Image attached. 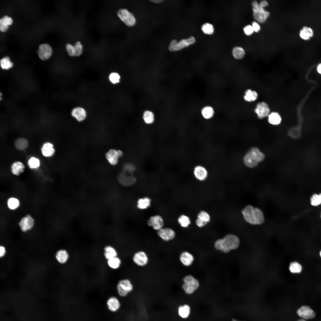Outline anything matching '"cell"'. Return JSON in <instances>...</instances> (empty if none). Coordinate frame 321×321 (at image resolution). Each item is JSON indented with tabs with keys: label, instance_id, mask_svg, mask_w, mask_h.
<instances>
[{
	"label": "cell",
	"instance_id": "6da1fadb",
	"mask_svg": "<svg viewBox=\"0 0 321 321\" xmlns=\"http://www.w3.org/2000/svg\"><path fill=\"white\" fill-rule=\"evenodd\" d=\"M245 221L252 225H259L264 223L265 217L262 210L251 205H246L241 211Z\"/></svg>",
	"mask_w": 321,
	"mask_h": 321
},
{
	"label": "cell",
	"instance_id": "7a4b0ae2",
	"mask_svg": "<svg viewBox=\"0 0 321 321\" xmlns=\"http://www.w3.org/2000/svg\"><path fill=\"white\" fill-rule=\"evenodd\" d=\"M265 155L258 148L253 147L249 150L243 158L245 164L247 167L252 168L257 166L259 163L264 159Z\"/></svg>",
	"mask_w": 321,
	"mask_h": 321
},
{
	"label": "cell",
	"instance_id": "3957f363",
	"mask_svg": "<svg viewBox=\"0 0 321 321\" xmlns=\"http://www.w3.org/2000/svg\"><path fill=\"white\" fill-rule=\"evenodd\" d=\"M182 287L185 293L190 295L194 293L199 288V283L198 280L191 275L185 276L183 279Z\"/></svg>",
	"mask_w": 321,
	"mask_h": 321
},
{
	"label": "cell",
	"instance_id": "277c9868",
	"mask_svg": "<svg viewBox=\"0 0 321 321\" xmlns=\"http://www.w3.org/2000/svg\"><path fill=\"white\" fill-rule=\"evenodd\" d=\"M133 286L131 281L128 279L120 280L117 287L119 295L121 297H125L133 289Z\"/></svg>",
	"mask_w": 321,
	"mask_h": 321
},
{
	"label": "cell",
	"instance_id": "5b68a950",
	"mask_svg": "<svg viewBox=\"0 0 321 321\" xmlns=\"http://www.w3.org/2000/svg\"><path fill=\"white\" fill-rule=\"evenodd\" d=\"M195 42V40L193 36L187 39L181 40L178 42L176 40H174L171 42L169 49L171 51L180 50L193 44Z\"/></svg>",
	"mask_w": 321,
	"mask_h": 321
},
{
	"label": "cell",
	"instance_id": "8992f818",
	"mask_svg": "<svg viewBox=\"0 0 321 321\" xmlns=\"http://www.w3.org/2000/svg\"><path fill=\"white\" fill-rule=\"evenodd\" d=\"M120 19L127 26H132L136 23V20L133 15L125 9H121L117 12Z\"/></svg>",
	"mask_w": 321,
	"mask_h": 321
},
{
	"label": "cell",
	"instance_id": "52a82bcc",
	"mask_svg": "<svg viewBox=\"0 0 321 321\" xmlns=\"http://www.w3.org/2000/svg\"><path fill=\"white\" fill-rule=\"evenodd\" d=\"M222 240L224 244L229 251L237 248L239 246L240 240L235 235L227 234L222 238Z\"/></svg>",
	"mask_w": 321,
	"mask_h": 321
},
{
	"label": "cell",
	"instance_id": "ba28073f",
	"mask_svg": "<svg viewBox=\"0 0 321 321\" xmlns=\"http://www.w3.org/2000/svg\"><path fill=\"white\" fill-rule=\"evenodd\" d=\"M133 263L137 266L143 267L147 265L149 261V258L147 253L143 251L136 252L132 257Z\"/></svg>",
	"mask_w": 321,
	"mask_h": 321
},
{
	"label": "cell",
	"instance_id": "9c48e42d",
	"mask_svg": "<svg viewBox=\"0 0 321 321\" xmlns=\"http://www.w3.org/2000/svg\"><path fill=\"white\" fill-rule=\"evenodd\" d=\"M118 179L120 183L127 187L134 185L136 182V179L133 174L123 170L119 174Z\"/></svg>",
	"mask_w": 321,
	"mask_h": 321
},
{
	"label": "cell",
	"instance_id": "30bf717a",
	"mask_svg": "<svg viewBox=\"0 0 321 321\" xmlns=\"http://www.w3.org/2000/svg\"><path fill=\"white\" fill-rule=\"evenodd\" d=\"M254 111L259 119H262L268 116L270 114L269 106L264 102H260L257 104Z\"/></svg>",
	"mask_w": 321,
	"mask_h": 321
},
{
	"label": "cell",
	"instance_id": "8fae6325",
	"mask_svg": "<svg viewBox=\"0 0 321 321\" xmlns=\"http://www.w3.org/2000/svg\"><path fill=\"white\" fill-rule=\"evenodd\" d=\"M122 155V152L121 150L111 149L106 153V157L110 164L115 165L117 163L119 158Z\"/></svg>",
	"mask_w": 321,
	"mask_h": 321
},
{
	"label": "cell",
	"instance_id": "7c38bea8",
	"mask_svg": "<svg viewBox=\"0 0 321 321\" xmlns=\"http://www.w3.org/2000/svg\"><path fill=\"white\" fill-rule=\"evenodd\" d=\"M297 312L299 317L305 320L313 319L316 316L315 312L307 306H302L298 309Z\"/></svg>",
	"mask_w": 321,
	"mask_h": 321
},
{
	"label": "cell",
	"instance_id": "4fadbf2b",
	"mask_svg": "<svg viewBox=\"0 0 321 321\" xmlns=\"http://www.w3.org/2000/svg\"><path fill=\"white\" fill-rule=\"evenodd\" d=\"M157 234L162 240L165 242L173 240L176 235L174 231L169 228H162L158 231Z\"/></svg>",
	"mask_w": 321,
	"mask_h": 321
},
{
	"label": "cell",
	"instance_id": "5bb4252c",
	"mask_svg": "<svg viewBox=\"0 0 321 321\" xmlns=\"http://www.w3.org/2000/svg\"><path fill=\"white\" fill-rule=\"evenodd\" d=\"M38 56L43 61L48 59L51 56L52 49L51 46L47 44H40L37 51Z\"/></svg>",
	"mask_w": 321,
	"mask_h": 321
},
{
	"label": "cell",
	"instance_id": "9a60e30c",
	"mask_svg": "<svg viewBox=\"0 0 321 321\" xmlns=\"http://www.w3.org/2000/svg\"><path fill=\"white\" fill-rule=\"evenodd\" d=\"M147 224L154 230L157 231L163 228L164 225L163 219L159 215L151 217L148 220Z\"/></svg>",
	"mask_w": 321,
	"mask_h": 321
},
{
	"label": "cell",
	"instance_id": "2e32d148",
	"mask_svg": "<svg viewBox=\"0 0 321 321\" xmlns=\"http://www.w3.org/2000/svg\"><path fill=\"white\" fill-rule=\"evenodd\" d=\"M193 172L195 177L200 181H203L206 179L208 175V172L207 169L201 165L195 166Z\"/></svg>",
	"mask_w": 321,
	"mask_h": 321
},
{
	"label": "cell",
	"instance_id": "e0dca14e",
	"mask_svg": "<svg viewBox=\"0 0 321 321\" xmlns=\"http://www.w3.org/2000/svg\"><path fill=\"white\" fill-rule=\"evenodd\" d=\"M34 224L32 217L28 215L22 218L19 222V225L22 231L26 232L32 229Z\"/></svg>",
	"mask_w": 321,
	"mask_h": 321
},
{
	"label": "cell",
	"instance_id": "ac0fdd59",
	"mask_svg": "<svg viewBox=\"0 0 321 321\" xmlns=\"http://www.w3.org/2000/svg\"><path fill=\"white\" fill-rule=\"evenodd\" d=\"M253 10L254 18L260 23L265 22L270 15L269 12L261 7L257 9H253Z\"/></svg>",
	"mask_w": 321,
	"mask_h": 321
},
{
	"label": "cell",
	"instance_id": "d6986e66",
	"mask_svg": "<svg viewBox=\"0 0 321 321\" xmlns=\"http://www.w3.org/2000/svg\"><path fill=\"white\" fill-rule=\"evenodd\" d=\"M179 259L181 263L185 266H189L193 263L194 258L193 255L188 252H182L180 254Z\"/></svg>",
	"mask_w": 321,
	"mask_h": 321
},
{
	"label": "cell",
	"instance_id": "ffe728a7",
	"mask_svg": "<svg viewBox=\"0 0 321 321\" xmlns=\"http://www.w3.org/2000/svg\"><path fill=\"white\" fill-rule=\"evenodd\" d=\"M72 116L78 121L81 122L86 116V112L83 108L78 107L73 108L71 112Z\"/></svg>",
	"mask_w": 321,
	"mask_h": 321
},
{
	"label": "cell",
	"instance_id": "44dd1931",
	"mask_svg": "<svg viewBox=\"0 0 321 321\" xmlns=\"http://www.w3.org/2000/svg\"><path fill=\"white\" fill-rule=\"evenodd\" d=\"M107 305L108 309L113 312H116L119 310L121 306L119 299L114 296L111 297L108 300Z\"/></svg>",
	"mask_w": 321,
	"mask_h": 321
},
{
	"label": "cell",
	"instance_id": "7402d4cb",
	"mask_svg": "<svg viewBox=\"0 0 321 321\" xmlns=\"http://www.w3.org/2000/svg\"><path fill=\"white\" fill-rule=\"evenodd\" d=\"M41 150L43 155L46 157L52 156L55 152L53 145L49 142L44 143L41 148Z\"/></svg>",
	"mask_w": 321,
	"mask_h": 321
},
{
	"label": "cell",
	"instance_id": "603a6c76",
	"mask_svg": "<svg viewBox=\"0 0 321 321\" xmlns=\"http://www.w3.org/2000/svg\"><path fill=\"white\" fill-rule=\"evenodd\" d=\"M12 20L10 17L5 15L0 19V30L2 32L6 31L8 29L9 25L12 23Z\"/></svg>",
	"mask_w": 321,
	"mask_h": 321
},
{
	"label": "cell",
	"instance_id": "cb8c5ba5",
	"mask_svg": "<svg viewBox=\"0 0 321 321\" xmlns=\"http://www.w3.org/2000/svg\"><path fill=\"white\" fill-rule=\"evenodd\" d=\"M55 257L56 259L61 264H64L67 261L69 255L66 250L61 249L57 252Z\"/></svg>",
	"mask_w": 321,
	"mask_h": 321
},
{
	"label": "cell",
	"instance_id": "d4e9b609",
	"mask_svg": "<svg viewBox=\"0 0 321 321\" xmlns=\"http://www.w3.org/2000/svg\"><path fill=\"white\" fill-rule=\"evenodd\" d=\"M268 120L270 124L274 125H277L281 123V118L278 113L273 112L268 115Z\"/></svg>",
	"mask_w": 321,
	"mask_h": 321
},
{
	"label": "cell",
	"instance_id": "484cf974",
	"mask_svg": "<svg viewBox=\"0 0 321 321\" xmlns=\"http://www.w3.org/2000/svg\"><path fill=\"white\" fill-rule=\"evenodd\" d=\"M313 35L312 29L309 27L304 26L300 32V36L303 40H309Z\"/></svg>",
	"mask_w": 321,
	"mask_h": 321
},
{
	"label": "cell",
	"instance_id": "4316f807",
	"mask_svg": "<svg viewBox=\"0 0 321 321\" xmlns=\"http://www.w3.org/2000/svg\"><path fill=\"white\" fill-rule=\"evenodd\" d=\"M190 312V308L187 305H184L179 306L178 309L179 315L182 318L185 319L189 316Z\"/></svg>",
	"mask_w": 321,
	"mask_h": 321
},
{
	"label": "cell",
	"instance_id": "83f0119b",
	"mask_svg": "<svg viewBox=\"0 0 321 321\" xmlns=\"http://www.w3.org/2000/svg\"><path fill=\"white\" fill-rule=\"evenodd\" d=\"M24 168V166L21 162H16L12 166V172L14 175H18L23 172Z\"/></svg>",
	"mask_w": 321,
	"mask_h": 321
},
{
	"label": "cell",
	"instance_id": "f1b7e54d",
	"mask_svg": "<svg viewBox=\"0 0 321 321\" xmlns=\"http://www.w3.org/2000/svg\"><path fill=\"white\" fill-rule=\"evenodd\" d=\"M258 96V94L256 91L248 89L245 92L244 98L247 102H252L256 100Z\"/></svg>",
	"mask_w": 321,
	"mask_h": 321
},
{
	"label": "cell",
	"instance_id": "f546056e",
	"mask_svg": "<svg viewBox=\"0 0 321 321\" xmlns=\"http://www.w3.org/2000/svg\"><path fill=\"white\" fill-rule=\"evenodd\" d=\"M104 251L105 257L108 260L117 256V253L116 250L111 246H106L104 248Z\"/></svg>",
	"mask_w": 321,
	"mask_h": 321
},
{
	"label": "cell",
	"instance_id": "4dcf8cb0",
	"mask_svg": "<svg viewBox=\"0 0 321 321\" xmlns=\"http://www.w3.org/2000/svg\"><path fill=\"white\" fill-rule=\"evenodd\" d=\"M28 144L27 140L24 138L18 139L15 143V147L19 150H23L26 149L28 147Z\"/></svg>",
	"mask_w": 321,
	"mask_h": 321
},
{
	"label": "cell",
	"instance_id": "1f68e13d",
	"mask_svg": "<svg viewBox=\"0 0 321 321\" xmlns=\"http://www.w3.org/2000/svg\"><path fill=\"white\" fill-rule=\"evenodd\" d=\"M150 199L147 197L141 198L138 201L137 207L140 209H146L150 206Z\"/></svg>",
	"mask_w": 321,
	"mask_h": 321
},
{
	"label": "cell",
	"instance_id": "d6a6232c",
	"mask_svg": "<svg viewBox=\"0 0 321 321\" xmlns=\"http://www.w3.org/2000/svg\"><path fill=\"white\" fill-rule=\"evenodd\" d=\"M203 117L205 119H211L214 114V111L211 107L207 106L204 107L202 111Z\"/></svg>",
	"mask_w": 321,
	"mask_h": 321
},
{
	"label": "cell",
	"instance_id": "836d02e7",
	"mask_svg": "<svg viewBox=\"0 0 321 321\" xmlns=\"http://www.w3.org/2000/svg\"><path fill=\"white\" fill-rule=\"evenodd\" d=\"M302 131L298 127H295L290 129L288 132V135L291 138L297 139L301 136Z\"/></svg>",
	"mask_w": 321,
	"mask_h": 321
},
{
	"label": "cell",
	"instance_id": "e575fe53",
	"mask_svg": "<svg viewBox=\"0 0 321 321\" xmlns=\"http://www.w3.org/2000/svg\"><path fill=\"white\" fill-rule=\"evenodd\" d=\"M120 259L117 257H114L108 260V264L111 268L116 269L118 268L121 264Z\"/></svg>",
	"mask_w": 321,
	"mask_h": 321
},
{
	"label": "cell",
	"instance_id": "d590c367",
	"mask_svg": "<svg viewBox=\"0 0 321 321\" xmlns=\"http://www.w3.org/2000/svg\"><path fill=\"white\" fill-rule=\"evenodd\" d=\"M311 205L314 207H317L321 204V193H314L310 198Z\"/></svg>",
	"mask_w": 321,
	"mask_h": 321
},
{
	"label": "cell",
	"instance_id": "8d00e7d4",
	"mask_svg": "<svg viewBox=\"0 0 321 321\" xmlns=\"http://www.w3.org/2000/svg\"><path fill=\"white\" fill-rule=\"evenodd\" d=\"M1 68L4 70H8L12 68L13 65V63L10 61L9 58L5 56L2 58L0 61Z\"/></svg>",
	"mask_w": 321,
	"mask_h": 321
},
{
	"label": "cell",
	"instance_id": "74e56055",
	"mask_svg": "<svg viewBox=\"0 0 321 321\" xmlns=\"http://www.w3.org/2000/svg\"><path fill=\"white\" fill-rule=\"evenodd\" d=\"M232 53L234 57L236 59H240L243 58L245 53L244 49L239 47L234 48L232 50Z\"/></svg>",
	"mask_w": 321,
	"mask_h": 321
},
{
	"label": "cell",
	"instance_id": "f35d334b",
	"mask_svg": "<svg viewBox=\"0 0 321 321\" xmlns=\"http://www.w3.org/2000/svg\"><path fill=\"white\" fill-rule=\"evenodd\" d=\"M143 118L144 122L147 124L152 123L154 120L153 114L152 112L148 111H146L144 113Z\"/></svg>",
	"mask_w": 321,
	"mask_h": 321
},
{
	"label": "cell",
	"instance_id": "ab89813d",
	"mask_svg": "<svg viewBox=\"0 0 321 321\" xmlns=\"http://www.w3.org/2000/svg\"><path fill=\"white\" fill-rule=\"evenodd\" d=\"M7 204L9 209L11 210H15L19 207L20 203L19 201L17 198L11 197L8 199Z\"/></svg>",
	"mask_w": 321,
	"mask_h": 321
},
{
	"label": "cell",
	"instance_id": "60d3db41",
	"mask_svg": "<svg viewBox=\"0 0 321 321\" xmlns=\"http://www.w3.org/2000/svg\"><path fill=\"white\" fill-rule=\"evenodd\" d=\"M178 222L181 226L183 227H187L191 223L189 217L185 215H182L179 217Z\"/></svg>",
	"mask_w": 321,
	"mask_h": 321
},
{
	"label": "cell",
	"instance_id": "b9f144b4",
	"mask_svg": "<svg viewBox=\"0 0 321 321\" xmlns=\"http://www.w3.org/2000/svg\"><path fill=\"white\" fill-rule=\"evenodd\" d=\"M289 269L292 273H298L301 272L302 268L300 264L296 262H294L290 264Z\"/></svg>",
	"mask_w": 321,
	"mask_h": 321
},
{
	"label": "cell",
	"instance_id": "7bdbcfd3",
	"mask_svg": "<svg viewBox=\"0 0 321 321\" xmlns=\"http://www.w3.org/2000/svg\"><path fill=\"white\" fill-rule=\"evenodd\" d=\"M202 29L204 33L207 34H211L214 31L213 25L208 23H206L203 25Z\"/></svg>",
	"mask_w": 321,
	"mask_h": 321
},
{
	"label": "cell",
	"instance_id": "ee69618b",
	"mask_svg": "<svg viewBox=\"0 0 321 321\" xmlns=\"http://www.w3.org/2000/svg\"><path fill=\"white\" fill-rule=\"evenodd\" d=\"M28 164L31 169H36L39 166L40 161L38 158L34 157H32L29 160Z\"/></svg>",
	"mask_w": 321,
	"mask_h": 321
},
{
	"label": "cell",
	"instance_id": "f6af8a7d",
	"mask_svg": "<svg viewBox=\"0 0 321 321\" xmlns=\"http://www.w3.org/2000/svg\"><path fill=\"white\" fill-rule=\"evenodd\" d=\"M197 217L198 218L207 224L209 221L210 219V217L209 214L207 212L204 211H202L200 212L198 214Z\"/></svg>",
	"mask_w": 321,
	"mask_h": 321
},
{
	"label": "cell",
	"instance_id": "bcb514c9",
	"mask_svg": "<svg viewBox=\"0 0 321 321\" xmlns=\"http://www.w3.org/2000/svg\"><path fill=\"white\" fill-rule=\"evenodd\" d=\"M109 79L110 81L112 84H116L119 82L120 79V76L117 73H112L109 75Z\"/></svg>",
	"mask_w": 321,
	"mask_h": 321
},
{
	"label": "cell",
	"instance_id": "7dc6e473",
	"mask_svg": "<svg viewBox=\"0 0 321 321\" xmlns=\"http://www.w3.org/2000/svg\"><path fill=\"white\" fill-rule=\"evenodd\" d=\"M75 51V56H80L83 51V46L79 41H78L74 46Z\"/></svg>",
	"mask_w": 321,
	"mask_h": 321
},
{
	"label": "cell",
	"instance_id": "c3c4849f",
	"mask_svg": "<svg viewBox=\"0 0 321 321\" xmlns=\"http://www.w3.org/2000/svg\"><path fill=\"white\" fill-rule=\"evenodd\" d=\"M135 170V166L133 164L129 163L125 164L123 169V170L132 174Z\"/></svg>",
	"mask_w": 321,
	"mask_h": 321
},
{
	"label": "cell",
	"instance_id": "681fc988",
	"mask_svg": "<svg viewBox=\"0 0 321 321\" xmlns=\"http://www.w3.org/2000/svg\"><path fill=\"white\" fill-rule=\"evenodd\" d=\"M66 48L69 56H75V51L74 46L68 43L66 45Z\"/></svg>",
	"mask_w": 321,
	"mask_h": 321
},
{
	"label": "cell",
	"instance_id": "f907efd6",
	"mask_svg": "<svg viewBox=\"0 0 321 321\" xmlns=\"http://www.w3.org/2000/svg\"><path fill=\"white\" fill-rule=\"evenodd\" d=\"M245 33L247 35H251L253 32L254 30L252 27L250 25H248L243 28Z\"/></svg>",
	"mask_w": 321,
	"mask_h": 321
},
{
	"label": "cell",
	"instance_id": "816d5d0a",
	"mask_svg": "<svg viewBox=\"0 0 321 321\" xmlns=\"http://www.w3.org/2000/svg\"><path fill=\"white\" fill-rule=\"evenodd\" d=\"M252 27L254 31L256 32H258L260 30V28L259 24L255 21H254L252 23Z\"/></svg>",
	"mask_w": 321,
	"mask_h": 321
},
{
	"label": "cell",
	"instance_id": "f5cc1de1",
	"mask_svg": "<svg viewBox=\"0 0 321 321\" xmlns=\"http://www.w3.org/2000/svg\"><path fill=\"white\" fill-rule=\"evenodd\" d=\"M196 224L198 226L201 227L204 226L207 223L197 218L196 220Z\"/></svg>",
	"mask_w": 321,
	"mask_h": 321
},
{
	"label": "cell",
	"instance_id": "db71d44e",
	"mask_svg": "<svg viewBox=\"0 0 321 321\" xmlns=\"http://www.w3.org/2000/svg\"><path fill=\"white\" fill-rule=\"evenodd\" d=\"M6 253L5 248L3 246H1L0 247V257H3Z\"/></svg>",
	"mask_w": 321,
	"mask_h": 321
},
{
	"label": "cell",
	"instance_id": "11a10c76",
	"mask_svg": "<svg viewBox=\"0 0 321 321\" xmlns=\"http://www.w3.org/2000/svg\"><path fill=\"white\" fill-rule=\"evenodd\" d=\"M259 5L261 7L264 8L265 7L268 6V4L266 1L263 0L261 1Z\"/></svg>",
	"mask_w": 321,
	"mask_h": 321
},
{
	"label": "cell",
	"instance_id": "9f6ffc18",
	"mask_svg": "<svg viewBox=\"0 0 321 321\" xmlns=\"http://www.w3.org/2000/svg\"><path fill=\"white\" fill-rule=\"evenodd\" d=\"M317 71L319 73L321 74V63L318 65L317 67Z\"/></svg>",
	"mask_w": 321,
	"mask_h": 321
},
{
	"label": "cell",
	"instance_id": "6f0895ef",
	"mask_svg": "<svg viewBox=\"0 0 321 321\" xmlns=\"http://www.w3.org/2000/svg\"><path fill=\"white\" fill-rule=\"evenodd\" d=\"M151 1L152 2H153V3H161L163 1H164L163 0H151Z\"/></svg>",
	"mask_w": 321,
	"mask_h": 321
},
{
	"label": "cell",
	"instance_id": "680465c9",
	"mask_svg": "<svg viewBox=\"0 0 321 321\" xmlns=\"http://www.w3.org/2000/svg\"><path fill=\"white\" fill-rule=\"evenodd\" d=\"M297 321H307L306 320L303 319H300L298 320Z\"/></svg>",
	"mask_w": 321,
	"mask_h": 321
},
{
	"label": "cell",
	"instance_id": "91938a15",
	"mask_svg": "<svg viewBox=\"0 0 321 321\" xmlns=\"http://www.w3.org/2000/svg\"><path fill=\"white\" fill-rule=\"evenodd\" d=\"M232 321H239L237 320H236L235 319H233Z\"/></svg>",
	"mask_w": 321,
	"mask_h": 321
},
{
	"label": "cell",
	"instance_id": "94428289",
	"mask_svg": "<svg viewBox=\"0 0 321 321\" xmlns=\"http://www.w3.org/2000/svg\"><path fill=\"white\" fill-rule=\"evenodd\" d=\"M320 257H321V251H320Z\"/></svg>",
	"mask_w": 321,
	"mask_h": 321
},
{
	"label": "cell",
	"instance_id": "6125c7cd",
	"mask_svg": "<svg viewBox=\"0 0 321 321\" xmlns=\"http://www.w3.org/2000/svg\"><path fill=\"white\" fill-rule=\"evenodd\" d=\"M320 218H321V213H320Z\"/></svg>",
	"mask_w": 321,
	"mask_h": 321
}]
</instances>
